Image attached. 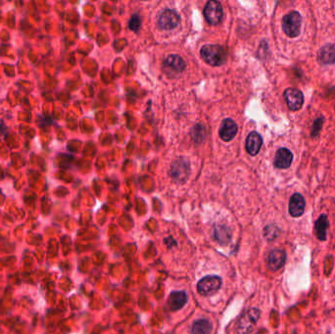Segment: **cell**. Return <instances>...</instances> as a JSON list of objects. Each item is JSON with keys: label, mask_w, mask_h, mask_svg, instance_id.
I'll use <instances>...</instances> for the list:
<instances>
[{"label": "cell", "mask_w": 335, "mask_h": 334, "mask_svg": "<svg viewBox=\"0 0 335 334\" xmlns=\"http://www.w3.org/2000/svg\"><path fill=\"white\" fill-rule=\"evenodd\" d=\"M200 53L203 60L212 66H221L226 60V52L220 45H205L202 47Z\"/></svg>", "instance_id": "1"}, {"label": "cell", "mask_w": 335, "mask_h": 334, "mask_svg": "<svg viewBox=\"0 0 335 334\" xmlns=\"http://www.w3.org/2000/svg\"><path fill=\"white\" fill-rule=\"evenodd\" d=\"M302 24L301 15L297 11H291L282 19V29L285 35L291 39L296 38L300 34Z\"/></svg>", "instance_id": "2"}, {"label": "cell", "mask_w": 335, "mask_h": 334, "mask_svg": "<svg viewBox=\"0 0 335 334\" xmlns=\"http://www.w3.org/2000/svg\"><path fill=\"white\" fill-rule=\"evenodd\" d=\"M222 286V279L217 276H207L198 282L197 290L203 296H209L220 290Z\"/></svg>", "instance_id": "3"}, {"label": "cell", "mask_w": 335, "mask_h": 334, "mask_svg": "<svg viewBox=\"0 0 335 334\" xmlns=\"http://www.w3.org/2000/svg\"><path fill=\"white\" fill-rule=\"evenodd\" d=\"M260 317L258 309H250L245 313L237 323V334H249Z\"/></svg>", "instance_id": "4"}, {"label": "cell", "mask_w": 335, "mask_h": 334, "mask_svg": "<svg viewBox=\"0 0 335 334\" xmlns=\"http://www.w3.org/2000/svg\"><path fill=\"white\" fill-rule=\"evenodd\" d=\"M204 16L210 24H219L223 19V7L221 3L218 1H209L205 6Z\"/></svg>", "instance_id": "5"}, {"label": "cell", "mask_w": 335, "mask_h": 334, "mask_svg": "<svg viewBox=\"0 0 335 334\" xmlns=\"http://www.w3.org/2000/svg\"><path fill=\"white\" fill-rule=\"evenodd\" d=\"M284 99L288 108L292 111L300 110L304 104V95L303 93L297 88H287L284 91Z\"/></svg>", "instance_id": "6"}, {"label": "cell", "mask_w": 335, "mask_h": 334, "mask_svg": "<svg viewBox=\"0 0 335 334\" xmlns=\"http://www.w3.org/2000/svg\"><path fill=\"white\" fill-rule=\"evenodd\" d=\"M305 199L300 193H294L289 200L288 211L293 218L301 217L305 212Z\"/></svg>", "instance_id": "7"}, {"label": "cell", "mask_w": 335, "mask_h": 334, "mask_svg": "<svg viewBox=\"0 0 335 334\" xmlns=\"http://www.w3.org/2000/svg\"><path fill=\"white\" fill-rule=\"evenodd\" d=\"M178 23H179V16L175 11L171 9L164 11L159 19L160 28L166 30L173 29L178 25Z\"/></svg>", "instance_id": "8"}, {"label": "cell", "mask_w": 335, "mask_h": 334, "mask_svg": "<svg viewBox=\"0 0 335 334\" xmlns=\"http://www.w3.org/2000/svg\"><path fill=\"white\" fill-rule=\"evenodd\" d=\"M285 261H286V253L283 250L275 249L268 253L267 262L268 268L271 271H278L282 269L285 264Z\"/></svg>", "instance_id": "9"}, {"label": "cell", "mask_w": 335, "mask_h": 334, "mask_svg": "<svg viewBox=\"0 0 335 334\" xmlns=\"http://www.w3.org/2000/svg\"><path fill=\"white\" fill-rule=\"evenodd\" d=\"M318 61L322 65L335 64V45L325 44L318 52Z\"/></svg>", "instance_id": "10"}, {"label": "cell", "mask_w": 335, "mask_h": 334, "mask_svg": "<svg viewBox=\"0 0 335 334\" xmlns=\"http://www.w3.org/2000/svg\"><path fill=\"white\" fill-rule=\"evenodd\" d=\"M293 161V154L287 148H281L278 150L275 157V166L278 169H287L290 167Z\"/></svg>", "instance_id": "11"}, {"label": "cell", "mask_w": 335, "mask_h": 334, "mask_svg": "<svg viewBox=\"0 0 335 334\" xmlns=\"http://www.w3.org/2000/svg\"><path fill=\"white\" fill-rule=\"evenodd\" d=\"M237 133V125L230 119H226L220 127V137L224 141H230Z\"/></svg>", "instance_id": "12"}, {"label": "cell", "mask_w": 335, "mask_h": 334, "mask_svg": "<svg viewBox=\"0 0 335 334\" xmlns=\"http://www.w3.org/2000/svg\"><path fill=\"white\" fill-rule=\"evenodd\" d=\"M188 302V295L185 291H174L171 293L168 299V307L171 311H177Z\"/></svg>", "instance_id": "13"}, {"label": "cell", "mask_w": 335, "mask_h": 334, "mask_svg": "<svg viewBox=\"0 0 335 334\" xmlns=\"http://www.w3.org/2000/svg\"><path fill=\"white\" fill-rule=\"evenodd\" d=\"M164 67L166 70L172 73H180L185 70V61L177 55L168 56L164 61Z\"/></svg>", "instance_id": "14"}, {"label": "cell", "mask_w": 335, "mask_h": 334, "mask_svg": "<svg viewBox=\"0 0 335 334\" xmlns=\"http://www.w3.org/2000/svg\"><path fill=\"white\" fill-rule=\"evenodd\" d=\"M262 144H263L262 137L258 132L253 131L248 136L246 140V150L250 155L255 156L259 153Z\"/></svg>", "instance_id": "15"}, {"label": "cell", "mask_w": 335, "mask_h": 334, "mask_svg": "<svg viewBox=\"0 0 335 334\" xmlns=\"http://www.w3.org/2000/svg\"><path fill=\"white\" fill-rule=\"evenodd\" d=\"M214 237L220 244L226 245L231 240V230L227 225H216L214 228Z\"/></svg>", "instance_id": "16"}, {"label": "cell", "mask_w": 335, "mask_h": 334, "mask_svg": "<svg viewBox=\"0 0 335 334\" xmlns=\"http://www.w3.org/2000/svg\"><path fill=\"white\" fill-rule=\"evenodd\" d=\"M188 164L182 159L176 161L172 168V176L174 180H185L188 175Z\"/></svg>", "instance_id": "17"}, {"label": "cell", "mask_w": 335, "mask_h": 334, "mask_svg": "<svg viewBox=\"0 0 335 334\" xmlns=\"http://www.w3.org/2000/svg\"><path fill=\"white\" fill-rule=\"evenodd\" d=\"M212 323L208 320L202 319V320H196L191 328L192 334H210L212 331Z\"/></svg>", "instance_id": "18"}, {"label": "cell", "mask_w": 335, "mask_h": 334, "mask_svg": "<svg viewBox=\"0 0 335 334\" xmlns=\"http://www.w3.org/2000/svg\"><path fill=\"white\" fill-rule=\"evenodd\" d=\"M328 220L327 217L325 215H322L318 221L316 222V225H315V230H316V235L318 238L322 241H324L326 239V230L328 228Z\"/></svg>", "instance_id": "19"}, {"label": "cell", "mask_w": 335, "mask_h": 334, "mask_svg": "<svg viewBox=\"0 0 335 334\" xmlns=\"http://www.w3.org/2000/svg\"><path fill=\"white\" fill-rule=\"evenodd\" d=\"M264 235H265V237L268 239V241H272L280 236V229L276 225H268L265 228V233Z\"/></svg>", "instance_id": "20"}, {"label": "cell", "mask_w": 335, "mask_h": 334, "mask_svg": "<svg viewBox=\"0 0 335 334\" xmlns=\"http://www.w3.org/2000/svg\"><path fill=\"white\" fill-rule=\"evenodd\" d=\"M140 25H141L140 17L138 15H134L132 17V19L130 20L129 27H130L131 29H133V30H137L138 28H140Z\"/></svg>", "instance_id": "21"}, {"label": "cell", "mask_w": 335, "mask_h": 334, "mask_svg": "<svg viewBox=\"0 0 335 334\" xmlns=\"http://www.w3.org/2000/svg\"><path fill=\"white\" fill-rule=\"evenodd\" d=\"M322 123H323V118H319L318 120H316L314 122V125H313V129H312V137H317L321 129H322Z\"/></svg>", "instance_id": "22"}]
</instances>
